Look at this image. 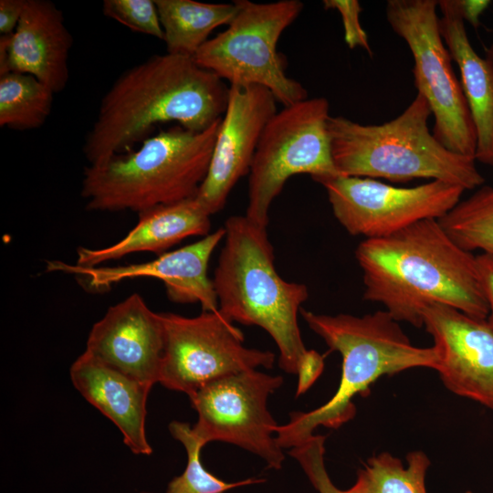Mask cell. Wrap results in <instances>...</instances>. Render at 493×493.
<instances>
[{
    "mask_svg": "<svg viewBox=\"0 0 493 493\" xmlns=\"http://www.w3.org/2000/svg\"><path fill=\"white\" fill-rule=\"evenodd\" d=\"M73 37L62 11L49 0H26L18 25L0 37V75H32L54 93L69 79L68 58Z\"/></svg>",
    "mask_w": 493,
    "mask_h": 493,
    "instance_id": "cell-17",
    "label": "cell"
},
{
    "mask_svg": "<svg viewBox=\"0 0 493 493\" xmlns=\"http://www.w3.org/2000/svg\"><path fill=\"white\" fill-rule=\"evenodd\" d=\"M480 280L488 304V321L493 327V255L477 256Z\"/></svg>",
    "mask_w": 493,
    "mask_h": 493,
    "instance_id": "cell-29",
    "label": "cell"
},
{
    "mask_svg": "<svg viewBox=\"0 0 493 493\" xmlns=\"http://www.w3.org/2000/svg\"><path fill=\"white\" fill-rule=\"evenodd\" d=\"M316 182L326 190L337 221L351 236L365 239L388 236L422 220H439L466 191L439 180L396 187L372 178L338 174Z\"/></svg>",
    "mask_w": 493,
    "mask_h": 493,
    "instance_id": "cell-12",
    "label": "cell"
},
{
    "mask_svg": "<svg viewBox=\"0 0 493 493\" xmlns=\"http://www.w3.org/2000/svg\"><path fill=\"white\" fill-rule=\"evenodd\" d=\"M490 3L489 0H455L463 20H467L474 27L479 26V17Z\"/></svg>",
    "mask_w": 493,
    "mask_h": 493,
    "instance_id": "cell-32",
    "label": "cell"
},
{
    "mask_svg": "<svg viewBox=\"0 0 493 493\" xmlns=\"http://www.w3.org/2000/svg\"><path fill=\"white\" fill-rule=\"evenodd\" d=\"M26 0L0 1V33L11 35L16 30L23 14Z\"/></svg>",
    "mask_w": 493,
    "mask_h": 493,
    "instance_id": "cell-30",
    "label": "cell"
},
{
    "mask_svg": "<svg viewBox=\"0 0 493 493\" xmlns=\"http://www.w3.org/2000/svg\"><path fill=\"white\" fill-rule=\"evenodd\" d=\"M439 29L461 74V86L477 134L475 159L493 166V62L481 58L468 39L455 0H437Z\"/></svg>",
    "mask_w": 493,
    "mask_h": 493,
    "instance_id": "cell-20",
    "label": "cell"
},
{
    "mask_svg": "<svg viewBox=\"0 0 493 493\" xmlns=\"http://www.w3.org/2000/svg\"><path fill=\"white\" fill-rule=\"evenodd\" d=\"M431 114L427 100L417 93L403 113L381 125L330 116L328 131L337 171L393 183L425 178L465 190L481 186L485 180L476 160L449 151L429 131Z\"/></svg>",
    "mask_w": 493,
    "mask_h": 493,
    "instance_id": "cell-6",
    "label": "cell"
},
{
    "mask_svg": "<svg viewBox=\"0 0 493 493\" xmlns=\"http://www.w3.org/2000/svg\"><path fill=\"white\" fill-rule=\"evenodd\" d=\"M355 257L362 272L363 299L383 304L398 322L421 328L423 309L432 304L488 318L477 256L459 246L436 219L363 239Z\"/></svg>",
    "mask_w": 493,
    "mask_h": 493,
    "instance_id": "cell-1",
    "label": "cell"
},
{
    "mask_svg": "<svg viewBox=\"0 0 493 493\" xmlns=\"http://www.w3.org/2000/svg\"><path fill=\"white\" fill-rule=\"evenodd\" d=\"M438 221L462 248L493 255V186H481Z\"/></svg>",
    "mask_w": 493,
    "mask_h": 493,
    "instance_id": "cell-23",
    "label": "cell"
},
{
    "mask_svg": "<svg viewBox=\"0 0 493 493\" xmlns=\"http://www.w3.org/2000/svg\"><path fill=\"white\" fill-rule=\"evenodd\" d=\"M325 9H334L341 16L344 40L351 49L361 47L371 57L372 51L369 44L368 37L360 23V13L362 7L357 0H324Z\"/></svg>",
    "mask_w": 493,
    "mask_h": 493,
    "instance_id": "cell-27",
    "label": "cell"
},
{
    "mask_svg": "<svg viewBox=\"0 0 493 493\" xmlns=\"http://www.w3.org/2000/svg\"><path fill=\"white\" fill-rule=\"evenodd\" d=\"M139 214L137 225L117 243L101 248L79 246L76 265L82 267L121 258L131 253H162L188 236L210 234L211 215L195 197L157 205Z\"/></svg>",
    "mask_w": 493,
    "mask_h": 493,
    "instance_id": "cell-19",
    "label": "cell"
},
{
    "mask_svg": "<svg viewBox=\"0 0 493 493\" xmlns=\"http://www.w3.org/2000/svg\"><path fill=\"white\" fill-rule=\"evenodd\" d=\"M329 110L327 99L307 98L268 121L248 173L249 219L267 227L272 202L295 174L307 173L314 181L340 174L331 156Z\"/></svg>",
    "mask_w": 493,
    "mask_h": 493,
    "instance_id": "cell-8",
    "label": "cell"
},
{
    "mask_svg": "<svg viewBox=\"0 0 493 493\" xmlns=\"http://www.w3.org/2000/svg\"><path fill=\"white\" fill-rule=\"evenodd\" d=\"M169 431L184 446L187 464L184 472L169 482L165 493H226L236 488L265 481L251 477L227 482L218 478L204 467L200 458L204 446L195 438L189 424L173 421L169 425Z\"/></svg>",
    "mask_w": 493,
    "mask_h": 493,
    "instance_id": "cell-24",
    "label": "cell"
},
{
    "mask_svg": "<svg viewBox=\"0 0 493 493\" xmlns=\"http://www.w3.org/2000/svg\"><path fill=\"white\" fill-rule=\"evenodd\" d=\"M140 493H153V492L142 491V492H140Z\"/></svg>",
    "mask_w": 493,
    "mask_h": 493,
    "instance_id": "cell-34",
    "label": "cell"
},
{
    "mask_svg": "<svg viewBox=\"0 0 493 493\" xmlns=\"http://www.w3.org/2000/svg\"><path fill=\"white\" fill-rule=\"evenodd\" d=\"M54 94L32 75H0V126L18 131L41 127L50 114Z\"/></svg>",
    "mask_w": 493,
    "mask_h": 493,
    "instance_id": "cell-22",
    "label": "cell"
},
{
    "mask_svg": "<svg viewBox=\"0 0 493 493\" xmlns=\"http://www.w3.org/2000/svg\"><path fill=\"white\" fill-rule=\"evenodd\" d=\"M224 236L225 229L221 227L194 243L164 252L144 263L82 267L59 260H48L46 271L75 275L81 278L88 288L97 291L124 279L155 278L164 284L170 300L179 304L199 303L203 311H216L218 300L207 268L213 252Z\"/></svg>",
    "mask_w": 493,
    "mask_h": 493,
    "instance_id": "cell-15",
    "label": "cell"
},
{
    "mask_svg": "<svg viewBox=\"0 0 493 493\" xmlns=\"http://www.w3.org/2000/svg\"><path fill=\"white\" fill-rule=\"evenodd\" d=\"M277 102L262 86H229L209 170L195 196L210 215L222 210L236 183L249 173L264 129L278 111Z\"/></svg>",
    "mask_w": 493,
    "mask_h": 493,
    "instance_id": "cell-13",
    "label": "cell"
},
{
    "mask_svg": "<svg viewBox=\"0 0 493 493\" xmlns=\"http://www.w3.org/2000/svg\"><path fill=\"white\" fill-rule=\"evenodd\" d=\"M487 58L493 62V44L487 49Z\"/></svg>",
    "mask_w": 493,
    "mask_h": 493,
    "instance_id": "cell-33",
    "label": "cell"
},
{
    "mask_svg": "<svg viewBox=\"0 0 493 493\" xmlns=\"http://www.w3.org/2000/svg\"><path fill=\"white\" fill-rule=\"evenodd\" d=\"M102 13L134 32L163 39L154 0H104Z\"/></svg>",
    "mask_w": 493,
    "mask_h": 493,
    "instance_id": "cell-26",
    "label": "cell"
},
{
    "mask_svg": "<svg viewBox=\"0 0 493 493\" xmlns=\"http://www.w3.org/2000/svg\"><path fill=\"white\" fill-rule=\"evenodd\" d=\"M299 312L309 328L330 350L340 352L342 371L339 387L329 401L309 412H293L287 424L276 427L275 437L282 449L305 442L318 426L337 429L350 421L356 413L352 398L366 393L381 376L416 367H437L436 349L413 345L386 310L362 317L320 314L303 309Z\"/></svg>",
    "mask_w": 493,
    "mask_h": 493,
    "instance_id": "cell-3",
    "label": "cell"
},
{
    "mask_svg": "<svg viewBox=\"0 0 493 493\" xmlns=\"http://www.w3.org/2000/svg\"><path fill=\"white\" fill-rule=\"evenodd\" d=\"M407 465L388 452L370 457L365 471L374 493H426L425 476L430 466L422 451L406 456Z\"/></svg>",
    "mask_w": 493,
    "mask_h": 493,
    "instance_id": "cell-25",
    "label": "cell"
},
{
    "mask_svg": "<svg viewBox=\"0 0 493 493\" xmlns=\"http://www.w3.org/2000/svg\"><path fill=\"white\" fill-rule=\"evenodd\" d=\"M86 351L110 368L152 387L163 352L160 313L134 293L110 307L91 328Z\"/></svg>",
    "mask_w": 493,
    "mask_h": 493,
    "instance_id": "cell-16",
    "label": "cell"
},
{
    "mask_svg": "<svg viewBox=\"0 0 493 493\" xmlns=\"http://www.w3.org/2000/svg\"><path fill=\"white\" fill-rule=\"evenodd\" d=\"M159 313L163 329L159 383L165 388L191 397L219 378L274 365V353L246 347L241 330L219 310L195 317Z\"/></svg>",
    "mask_w": 493,
    "mask_h": 493,
    "instance_id": "cell-10",
    "label": "cell"
},
{
    "mask_svg": "<svg viewBox=\"0 0 493 493\" xmlns=\"http://www.w3.org/2000/svg\"><path fill=\"white\" fill-rule=\"evenodd\" d=\"M170 54L194 57L218 26L235 17L237 6L194 0H154Z\"/></svg>",
    "mask_w": 493,
    "mask_h": 493,
    "instance_id": "cell-21",
    "label": "cell"
},
{
    "mask_svg": "<svg viewBox=\"0 0 493 493\" xmlns=\"http://www.w3.org/2000/svg\"><path fill=\"white\" fill-rule=\"evenodd\" d=\"M423 326L438 352L437 371L456 395L493 410V327L444 304L426 306Z\"/></svg>",
    "mask_w": 493,
    "mask_h": 493,
    "instance_id": "cell-14",
    "label": "cell"
},
{
    "mask_svg": "<svg viewBox=\"0 0 493 493\" xmlns=\"http://www.w3.org/2000/svg\"><path fill=\"white\" fill-rule=\"evenodd\" d=\"M229 87L193 57L154 55L125 70L105 93L83 152L89 164L133 149L156 125L203 131L222 118Z\"/></svg>",
    "mask_w": 493,
    "mask_h": 493,
    "instance_id": "cell-2",
    "label": "cell"
},
{
    "mask_svg": "<svg viewBox=\"0 0 493 493\" xmlns=\"http://www.w3.org/2000/svg\"><path fill=\"white\" fill-rule=\"evenodd\" d=\"M324 357L314 350H307L298 369L296 396L306 393L322 372Z\"/></svg>",
    "mask_w": 493,
    "mask_h": 493,
    "instance_id": "cell-28",
    "label": "cell"
},
{
    "mask_svg": "<svg viewBox=\"0 0 493 493\" xmlns=\"http://www.w3.org/2000/svg\"><path fill=\"white\" fill-rule=\"evenodd\" d=\"M237 12L227 27L209 38L193 57L230 86H262L283 107L308 98L306 89L286 74V60L278 52L282 33L299 16L303 3L235 1Z\"/></svg>",
    "mask_w": 493,
    "mask_h": 493,
    "instance_id": "cell-7",
    "label": "cell"
},
{
    "mask_svg": "<svg viewBox=\"0 0 493 493\" xmlns=\"http://www.w3.org/2000/svg\"><path fill=\"white\" fill-rule=\"evenodd\" d=\"M69 375L79 393L118 427L133 454L152 453L145 432L151 386L110 368L86 351L72 363Z\"/></svg>",
    "mask_w": 493,
    "mask_h": 493,
    "instance_id": "cell-18",
    "label": "cell"
},
{
    "mask_svg": "<svg viewBox=\"0 0 493 493\" xmlns=\"http://www.w3.org/2000/svg\"><path fill=\"white\" fill-rule=\"evenodd\" d=\"M221 119L203 131L179 125L84 170L81 196L91 211L138 213L196 196L205 181Z\"/></svg>",
    "mask_w": 493,
    "mask_h": 493,
    "instance_id": "cell-5",
    "label": "cell"
},
{
    "mask_svg": "<svg viewBox=\"0 0 493 493\" xmlns=\"http://www.w3.org/2000/svg\"><path fill=\"white\" fill-rule=\"evenodd\" d=\"M319 493H374L363 468L358 471L355 483L348 489L341 490L334 486L330 477L314 488Z\"/></svg>",
    "mask_w": 493,
    "mask_h": 493,
    "instance_id": "cell-31",
    "label": "cell"
},
{
    "mask_svg": "<svg viewBox=\"0 0 493 493\" xmlns=\"http://www.w3.org/2000/svg\"><path fill=\"white\" fill-rule=\"evenodd\" d=\"M437 7L436 0H388L386 19L412 52L414 86L435 118L433 135L449 151L475 159L476 129L441 37Z\"/></svg>",
    "mask_w": 493,
    "mask_h": 493,
    "instance_id": "cell-9",
    "label": "cell"
},
{
    "mask_svg": "<svg viewBox=\"0 0 493 493\" xmlns=\"http://www.w3.org/2000/svg\"><path fill=\"white\" fill-rule=\"evenodd\" d=\"M224 229L213 278L218 310L232 322L265 330L278 349L279 367L297 374L307 351L298 322L307 286L279 276L266 226L245 215L228 217Z\"/></svg>",
    "mask_w": 493,
    "mask_h": 493,
    "instance_id": "cell-4",
    "label": "cell"
},
{
    "mask_svg": "<svg viewBox=\"0 0 493 493\" xmlns=\"http://www.w3.org/2000/svg\"><path fill=\"white\" fill-rule=\"evenodd\" d=\"M283 382L280 375L256 369L205 384L189 397L198 414L194 435L204 446L226 442L257 455L268 468H282L285 455L274 436L278 425L267 409V400Z\"/></svg>",
    "mask_w": 493,
    "mask_h": 493,
    "instance_id": "cell-11",
    "label": "cell"
}]
</instances>
